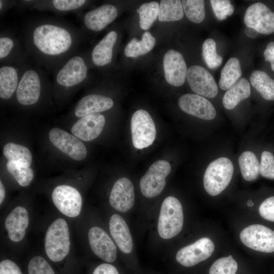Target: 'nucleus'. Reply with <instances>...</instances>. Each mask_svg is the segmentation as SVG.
Masks as SVG:
<instances>
[{
	"label": "nucleus",
	"instance_id": "nucleus-1",
	"mask_svg": "<svg viewBox=\"0 0 274 274\" xmlns=\"http://www.w3.org/2000/svg\"><path fill=\"white\" fill-rule=\"evenodd\" d=\"M83 37V31L78 27L49 16L29 19L21 33L29 57L49 74L80 50Z\"/></svg>",
	"mask_w": 274,
	"mask_h": 274
},
{
	"label": "nucleus",
	"instance_id": "nucleus-2",
	"mask_svg": "<svg viewBox=\"0 0 274 274\" xmlns=\"http://www.w3.org/2000/svg\"><path fill=\"white\" fill-rule=\"evenodd\" d=\"M88 59L79 50L54 71L52 92L55 99L63 100L86 83L89 77Z\"/></svg>",
	"mask_w": 274,
	"mask_h": 274
},
{
	"label": "nucleus",
	"instance_id": "nucleus-3",
	"mask_svg": "<svg viewBox=\"0 0 274 274\" xmlns=\"http://www.w3.org/2000/svg\"><path fill=\"white\" fill-rule=\"evenodd\" d=\"M47 72L30 59L22 68L19 84L15 95L18 105L31 108L39 105L41 99L52 91Z\"/></svg>",
	"mask_w": 274,
	"mask_h": 274
},
{
	"label": "nucleus",
	"instance_id": "nucleus-4",
	"mask_svg": "<svg viewBox=\"0 0 274 274\" xmlns=\"http://www.w3.org/2000/svg\"><path fill=\"white\" fill-rule=\"evenodd\" d=\"M44 250L52 262L62 261L69 254L71 242L67 222L62 218L53 221L48 227L44 237Z\"/></svg>",
	"mask_w": 274,
	"mask_h": 274
},
{
	"label": "nucleus",
	"instance_id": "nucleus-5",
	"mask_svg": "<svg viewBox=\"0 0 274 274\" xmlns=\"http://www.w3.org/2000/svg\"><path fill=\"white\" fill-rule=\"evenodd\" d=\"M184 215L182 204L175 197L169 196L163 201L159 213L157 230L164 239L172 238L182 229Z\"/></svg>",
	"mask_w": 274,
	"mask_h": 274
},
{
	"label": "nucleus",
	"instance_id": "nucleus-6",
	"mask_svg": "<svg viewBox=\"0 0 274 274\" xmlns=\"http://www.w3.org/2000/svg\"><path fill=\"white\" fill-rule=\"evenodd\" d=\"M233 165L226 157L213 161L207 167L203 176V186L211 196L220 194L230 183L233 173Z\"/></svg>",
	"mask_w": 274,
	"mask_h": 274
},
{
	"label": "nucleus",
	"instance_id": "nucleus-7",
	"mask_svg": "<svg viewBox=\"0 0 274 274\" xmlns=\"http://www.w3.org/2000/svg\"><path fill=\"white\" fill-rule=\"evenodd\" d=\"M51 199L56 208L66 217L75 218L80 215L83 198L75 187L66 184L58 185L52 192Z\"/></svg>",
	"mask_w": 274,
	"mask_h": 274
},
{
	"label": "nucleus",
	"instance_id": "nucleus-8",
	"mask_svg": "<svg viewBox=\"0 0 274 274\" xmlns=\"http://www.w3.org/2000/svg\"><path fill=\"white\" fill-rule=\"evenodd\" d=\"M170 170V164L166 160H159L154 162L140 180L142 194L152 198L160 194L165 187V178Z\"/></svg>",
	"mask_w": 274,
	"mask_h": 274
},
{
	"label": "nucleus",
	"instance_id": "nucleus-9",
	"mask_svg": "<svg viewBox=\"0 0 274 274\" xmlns=\"http://www.w3.org/2000/svg\"><path fill=\"white\" fill-rule=\"evenodd\" d=\"M131 131L134 147L139 149L148 147L156 135L155 123L150 114L142 109L135 112L131 119Z\"/></svg>",
	"mask_w": 274,
	"mask_h": 274
},
{
	"label": "nucleus",
	"instance_id": "nucleus-10",
	"mask_svg": "<svg viewBox=\"0 0 274 274\" xmlns=\"http://www.w3.org/2000/svg\"><path fill=\"white\" fill-rule=\"evenodd\" d=\"M52 144L58 150L76 161L84 160L87 156V150L81 140L59 128H53L48 133Z\"/></svg>",
	"mask_w": 274,
	"mask_h": 274
},
{
	"label": "nucleus",
	"instance_id": "nucleus-11",
	"mask_svg": "<svg viewBox=\"0 0 274 274\" xmlns=\"http://www.w3.org/2000/svg\"><path fill=\"white\" fill-rule=\"evenodd\" d=\"M241 242L247 247L263 253L274 252V231L261 225L252 224L241 232Z\"/></svg>",
	"mask_w": 274,
	"mask_h": 274
},
{
	"label": "nucleus",
	"instance_id": "nucleus-12",
	"mask_svg": "<svg viewBox=\"0 0 274 274\" xmlns=\"http://www.w3.org/2000/svg\"><path fill=\"white\" fill-rule=\"evenodd\" d=\"M30 57L22 41L10 30L1 31L0 35V62L2 64L22 63Z\"/></svg>",
	"mask_w": 274,
	"mask_h": 274
},
{
	"label": "nucleus",
	"instance_id": "nucleus-13",
	"mask_svg": "<svg viewBox=\"0 0 274 274\" xmlns=\"http://www.w3.org/2000/svg\"><path fill=\"white\" fill-rule=\"evenodd\" d=\"M215 250V245L208 237H202L177 252V262L185 267L193 266L209 258Z\"/></svg>",
	"mask_w": 274,
	"mask_h": 274
},
{
	"label": "nucleus",
	"instance_id": "nucleus-14",
	"mask_svg": "<svg viewBox=\"0 0 274 274\" xmlns=\"http://www.w3.org/2000/svg\"><path fill=\"white\" fill-rule=\"evenodd\" d=\"M244 21L246 26L253 28L258 33L274 32V12L262 3L250 5L246 10Z\"/></svg>",
	"mask_w": 274,
	"mask_h": 274
},
{
	"label": "nucleus",
	"instance_id": "nucleus-15",
	"mask_svg": "<svg viewBox=\"0 0 274 274\" xmlns=\"http://www.w3.org/2000/svg\"><path fill=\"white\" fill-rule=\"evenodd\" d=\"M186 79L191 90L198 95L214 98L218 94V88L213 76L205 68L193 65L188 70Z\"/></svg>",
	"mask_w": 274,
	"mask_h": 274
},
{
	"label": "nucleus",
	"instance_id": "nucleus-16",
	"mask_svg": "<svg viewBox=\"0 0 274 274\" xmlns=\"http://www.w3.org/2000/svg\"><path fill=\"white\" fill-rule=\"evenodd\" d=\"M88 240L92 251L98 258L108 263L116 260V246L102 228L98 226L91 227L88 232Z\"/></svg>",
	"mask_w": 274,
	"mask_h": 274
},
{
	"label": "nucleus",
	"instance_id": "nucleus-17",
	"mask_svg": "<svg viewBox=\"0 0 274 274\" xmlns=\"http://www.w3.org/2000/svg\"><path fill=\"white\" fill-rule=\"evenodd\" d=\"M30 222L28 210L23 206H17L8 214L4 222L5 228L10 241L18 243L25 237Z\"/></svg>",
	"mask_w": 274,
	"mask_h": 274
},
{
	"label": "nucleus",
	"instance_id": "nucleus-18",
	"mask_svg": "<svg viewBox=\"0 0 274 274\" xmlns=\"http://www.w3.org/2000/svg\"><path fill=\"white\" fill-rule=\"evenodd\" d=\"M116 7L111 4H104L85 13L81 17L84 29L93 32L103 30L117 17Z\"/></svg>",
	"mask_w": 274,
	"mask_h": 274
},
{
	"label": "nucleus",
	"instance_id": "nucleus-19",
	"mask_svg": "<svg viewBox=\"0 0 274 274\" xmlns=\"http://www.w3.org/2000/svg\"><path fill=\"white\" fill-rule=\"evenodd\" d=\"M163 65L164 77L168 84L179 87L184 83L188 69L179 52L172 49L167 51L163 57Z\"/></svg>",
	"mask_w": 274,
	"mask_h": 274
},
{
	"label": "nucleus",
	"instance_id": "nucleus-20",
	"mask_svg": "<svg viewBox=\"0 0 274 274\" xmlns=\"http://www.w3.org/2000/svg\"><path fill=\"white\" fill-rule=\"evenodd\" d=\"M178 105L184 112L202 119L211 120L216 115V111L212 104L198 94L182 95L178 99Z\"/></svg>",
	"mask_w": 274,
	"mask_h": 274
},
{
	"label": "nucleus",
	"instance_id": "nucleus-21",
	"mask_svg": "<svg viewBox=\"0 0 274 274\" xmlns=\"http://www.w3.org/2000/svg\"><path fill=\"white\" fill-rule=\"evenodd\" d=\"M106 122L105 116L96 113L78 119L71 128V132L75 136L86 142L97 138L101 133Z\"/></svg>",
	"mask_w": 274,
	"mask_h": 274
},
{
	"label": "nucleus",
	"instance_id": "nucleus-22",
	"mask_svg": "<svg viewBox=\"0 0 274 274\" xmlns=\"http://www.w3.org/2000/svg\"><path fill=\"white\" fill-rule=\"evenodd\" d=\"M109 202L116 211L126 212L131 209L134 203V187L126 178H121L113 185L109 196Z\"/></svg>",
	"mask_w": 274,
	"mask_h": 274
},
{
	"label": "nucleus",
	"instance_id": "nucleus-23",
	"mask_svg": "<svg viewBox=\"0 0 274 274\" xmlns=\"http://www.w3.org/2000/svg\"><path fill=\"white\" fill-rule=\"evenodd\" d=\"M114 106L111 97L100 94L91 93L83 96L76 103L73 114L80 118L86 116L108 111Z\"/></svg>",
	"mask_w": 274,
	"mask_h": 274
},
{
	"label": "nucleus",
	"instance_id": "nucleus-24",
	"mask_svg": "<svg viewBox=\"0 0 274 274\" xmlns=\"http://www.w3.org/2000/svg\"><path fill=\"white\" fill-rule=\"evenodd\" d=\"M28 61L22 63L1 65L0 97L1 100H8L14 96H15L22 68Z\"/></svg>",
	"mask_w": 274,
	"mask_h": 274
},
{
	"label": "nucleus",
	"instance_id": "nucleus-25",
	"mask_svg": "<svg viewBox=\"0 0 274 274\" xmlns=\"http://www.w3.org/2000/svg\"><path fill=\"white\" fill-rule=\"evenodd\" d=\"M89 3L86 0H39L34 1L30 10L49 11L57 14L78 13Z\"/></svg>",
	"mask_w": 274,
	"mask_h": 274
},
{
	"label": "nucleus",
	"instance_id": "nucleus-26",
	"mask_svg": "<svg viewBox=\"0 0 274 274\" xmlns=\"http://www.w3.org/2000/svg\"><path fill=\"white\" fill-rule=\"evenodd\" d=\"M117 37V32L111 30L96 44L90 54V60L93 65L96 67H105L112 62Z\"/></svg>",
	"mask_w": 274,
	"mask_h": 274
},
{
	"label": "nucleus",
	"instance_id": "nucleus-27",
	"mask_svg": "<svg viewBox=\"0 0 274 274\" xmlns=\"http://www.w3.org/2000/svg\"><path fill=\"white\" fill-rule=\"evenodd\" d=\"M109 228L119 249L124 253H130L133 247L132 239L124 219L118 214L112 215L109 222Z\"/></svg>",
	"mask_w": 274,
	"mask_h": 274
},
{
	"label": "nucleus",
	"instance_id": "nucleus-28",
	"mask_svg": "<svg viewBox=\"0 0 274 274\" xmlns=\"http://www.w3.org/2000/svg\"><path fill=\"white\" fill-rule=\"evenodd\" d=\"M251 94L250 84L245 78L239 79L225 92L222 99L224 108L234 109L241 101L248 98Z\"/></svg>",
	"mask_w": 274,
	"mask_h": 274
},
{
	"label": "nucleus",
	"instance_id": "nucleus-29",
	"mask_svg": "<svg viewBox=\"0 0 274 274\" xmlns=\"http://www.w3.org/2000/svg\"><path fill=\"white\" fill-rule=\"evenodd\" d=\"M3 153L6 159L24 166L30 167L32 161L30 151L25 146L13 142L6 144Z\"/></svg>",
	"mask_w": 274,
	"mask_h": 274
},
{
	"label": "nucleus",
	"instance_id": "nucleus-30",
	"mask_svg": "<svg viewBox=\"0 0 274 274\" xmlns=\"http://www.w3.org/2000/svg\"><path fill=\"white\" fill-rule=\"evenodd\" d=\"M252 86L267 100H274V80L265 72L255 71L250 75Z\"/></svg>",
	"mask_w": 274,
	"mask_h": 274
},
{
	"label": "nucleus",
	"instance_id": "nucleus-31",
	"mask_svg": "<svg viewBox=\"0 0 274 274\" xmlns=\"http://www.w3.org/2000/svg\"><path fill=\"white\" fill-rule=\"evenodd\" d=\"M242 74L239 59L236 57L229 58L221 72L219 82L220 88L227 90L239 80Z\"/></svg>",
	"mask_w": 274,
	"mask_h": 274
},
{
	"label": "nucleus",
	"instance_id": "nucleus-32",
	"mask_svg": "<svg viewBox=\"0 0 274 274\" xmlns=\"http://www.w3.org/2000/svg\"><path fill=\"white\" fill-rule=\"evenodd\" d=\"M155 44V38L150 32L145 31L141 40L133 38L128 43L124 49V54L126 57L136 58L150 52Z\"/></svg>",
	"mask_w": 274,
	"mask_h": 274
},
{
	"label": "nucleus",
	"instance_id": "nucleus-33",
	"mask_svg": "<svg viewBox=\"0 0 274 274\" xmlns=\"http://www.w3.org/2000/svg\"><path fill=\"white\" fill-rule=\"evenodd\" d=\"M238 164L243 178L247 181L256 180L259 174V162L255 154L245 151L238 158Z\"/></svg>",
	"mask_w": 274,
	"mask_h": 274
},
{
	"label": "nucleus",
	"instance_id": "nucleus-34",
	"mask_svg": "<svg viewBox=\"0 0 274 274\" xmlns=\"http://www.w3.org/2000/svg\"><path fill=\"white\" fill-rule=\"evenodd\" d=\"M184 11L181 1L162 0L158 12V20L160 22L178 21L182 19Z\"/></svg>",
	"mask_w": 274,
	"mask_h": 274
},
{
	"label": "nucleus",
	"instance_id": "nucleus-35",
	"mask_svg": "<svg viewBox=\"0 0 274 274\" xmlns=\"http://www.w3.org/2000/svg\"><path fill=\"white\" fill-rule=\"evenodd\" d=\"M6 168L9 173L21 187L28 186L34 178V171L30 167L8 161Z\"/></svg>",
	"mask_w": 274,
	"mask_h": 274
},
{
	"label": "nucleus",
	"instance_id": "nucleus-36",
	"mask_svg": "<svg viewBox=\"0 0 274 274\" xmlns=\"http://www.w3.org/2000/svg\"><path fill=\"white\" fill-rule=\"evenodd\" d=\"M159 5L156 2L142 4L136 10L139 14L140 26L144 30L148 29L158 16Z\"/></svg>",
	"mask_w": 274,
	"mask_h": 274
},
{
	"label": "nucleus",
	"instance_id": "nucleus-37",
	"mask_svg": "<svg viewBox=\"0 0 274 274\" xmlns=\"http://www.w3.org/2000/svg\"><path fill=\"white\" fill-rule=\"evenodd\" d=\"M182 7L187 18L191 21L199 23L205 18L204 1L202 0H182Z\"/></svg>",
	"mask_w": 274,
	"mask_h": 274
},
{
	"label": "nucleus",
	"instance_id": "nucleus-38",
	"mask_svg": "<svg viewBox=\"0 0 274 274\" xmlns=\"http://www.w3.org/2000/svg\"><path fill=\"white\" fill-rule=\"evenodd\" d=\"M202 54L206 64L210 68H217L222 62L223 58L217 54L216 42L212 39H208L203 42Z\"/></svg>",
	"mask_w": 274,
	"mask_h": 274
},
{
	"label": "nucleus",
	"instance_id": "nucleus-39",
	"mask_svg": "<svg viewBox=\"0 0 274 274\" xmlns=\"http://www.w3.org/2000/svg\"><path fill=\"white\" fill-rule=\"evenodd\" d=\"M238 265L232 255L217 259L211 265L209 274H235Z\"/></svg>",
	"mask_w": 274,
	"mask_h": 274
},
{
	"label": "nucleus",
	"instance_id": "nucleus-40",
	"mask_svg": "<svg viewBox=\"0 0 274 274\" xmlns=\"http://www.w3.org/2000/svg\"><path fill=\"white\" fill-rule=\"evenodd\" d=\"M28 274H55L49 262L42 256H35L27 265Z\"/></svg>",
	"mask_w": 274,
	"mask_h": 274
},
{
	"label": "nucleus",
	"instance_id": "nucleus-41",
	"mask_svg": "<svg viewBox=\"0 0 274 274\" xmlns=\"http://www.w3.org/2000/svg\"><path fill=\"white\" fill-rule=\"evenodd\" d=\"M210 3L217 18L222 21L231 15L234 10L233 6L228 0H211Z\"/></svg>",
	"mask_w": 274,
	"mask_h": 274
},
{
	"label": "nucleus",
	"instance_id": "nucleus-42",
	"mask_svg": "<svg viewBox=\"0 0 274 274\" xmlns=\"http://www.w3.org/2000/svg\"><path fill=\"white\" fill-rule=\"evenodd\" d=\"M259 173L265 178L274 180V157L271 153L267 151L262 153Z\"/></svg>",
	"mask_w": 274,
	"mask_h": 274
},
{
	"label": "nucleus",
	"instance_id": "nucleus-43",
	"mask_svg": "<svg viewBox=\"0 0 274 274\" xmlns=\"http://www.w3.org/2000/svg\"><path fill=\"white\" fill-rule=\"evenodd\" d=\"M259 213L265 220L274 222V196L266 198L261 203Z\"/></svg>",
	"mask_w": 274,
	"mask_h": 274
},
{
	"label": "nucleus",
	"instance_id": "nucleus-44",
	"mask_svg": "<svg viewBox=\"0 0 274 274\" xmlns=\"http://www.w3.org/2000/svg\"><path fill=\"white\" fill-rule=\"evenodd\" d=\"M0 274H22V273L15 262L6 259L0 262Z\"/></svg>",
	"mask_w": 274,
	"mask_h": 274
},
{
	"label": "nucleus",
	"instance_id": "nucleus-45",
	"mask_svg": "<svg viewBox=\"0 0 274 274\" xmlns=\"http://www.w3.org/2000/svg\"><path fill=\"white\" fill-rule=\"evenodd\" d=\"M92 274H119L114 265L108 263H102L95 267Z\"/></svg>",
	"mask_w": 274,
	"mask_h": 274
},
{
	"label": "nucleus",
	"instance_id": "nucleus-46",
	"mask_svg": "<svg viewBox=\"0 0 274 274\" xmlns=\"http://www.w3.org/2000/svg\"><path fill=\"white\" fill-rule=\"evenodd\" d=\"M263 55L265 60L270 63L271 68L274 72V41L267 44L264 51Z\"/></svg>",
	"mask_w": 274,
	"mask_h": 274
},
{
	"label": "nucleus",
	"instance_id": "nucleus-47",
	"mask_svg": "<svg viewBox=\"0 0 274 274\" xmlns=\"http://www.w3.org/2000/svg\"><path fill=\"white\" fill-rule=\"evenodd\" d=\"M17 1H4L0 0V13L1 15L3 14L6 11L16 6L18 4Z\"/></svg>",
	"mask_w": 274,
	"mask_h": 274
},
{
	"label": "nucleus",
	"instance_id": "nucleus-48",
	"mask_svg": "<svg viewBox=\"0 0 274 274\" xmlns=\"http://www.w3.org/2000/svg\"><path fill=\"white\" fill-rule=\"evenodd\" d=\"M245 33L249 38H254L257 36L258 32L253 28L246 26Z\"/></svg>",
	"mask_w": 274,
	"mask_h": 274
},
{
	"label": "nucleus",
	"instance_id": "nucleus-49",
	"mask_svg": "<svg viewBox=\"0 0 274 274\" xmlns=\"http://www.w3.org/2000/svg\"><path fill=\"white\" fill-rule=\"evenodd\" d=\"M6 196V190L4 185L1 180L0 181V204L2 205Z\"/></svg>",
	"mask_w": 274,
	"mask_h": 274
}]
</instances>
